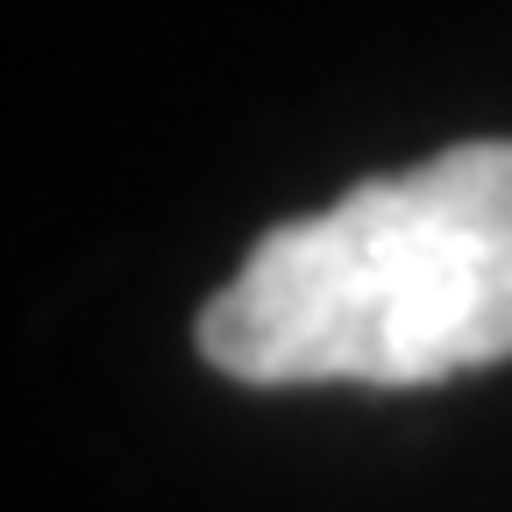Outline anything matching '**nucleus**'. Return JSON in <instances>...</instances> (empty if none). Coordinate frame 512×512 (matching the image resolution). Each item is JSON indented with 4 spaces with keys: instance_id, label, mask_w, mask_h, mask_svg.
Instances as JSON below:
<instances>
[{
    "instance_id": "f257e3e1",
    "label": "nucleus",
    "mask_w": 512,
    "mask_h": 512,
    "mask_svg": "<svg viewBox=\"0 0 512 512\" xmlns=\"http://www.w3.org/2000/svg\"><path fill=\"white\" fill-rule=\"evenodd\" d=\"M242 384H441L512 356V143H456L278 221L200 313Z\"/></svg>"
}]
</instances>
